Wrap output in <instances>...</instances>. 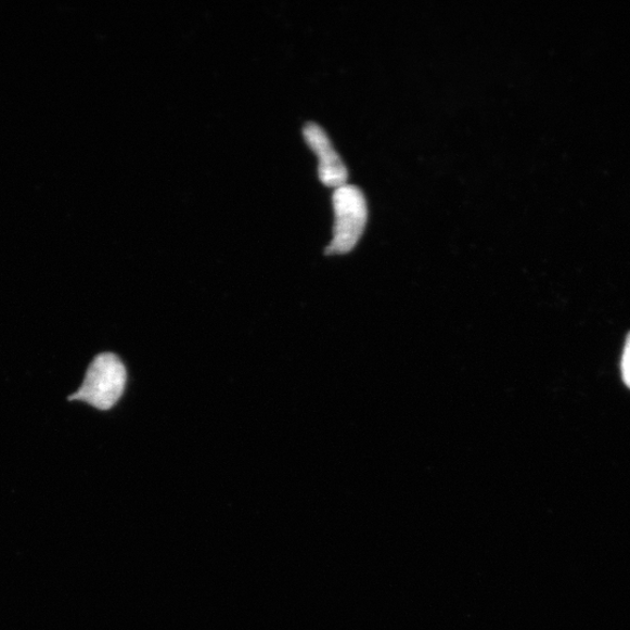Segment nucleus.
Wrapping results in <instances>:
<instances>
[{
  "instance_id": "f03ea898",
  "label": "nucleus",
  "mask_w": 630,
  "mask_h": 630,
  "mask_svg": "<svg viewBox=\"0 0 630 630\" xmlns=\"http://www.w3.org/2000/svg\"><path fill=\"white\" fill-rule=\"evenodd\" d=\"M335 223L326 254H347L363 234L368 218L367 200L355 184L345 183L333 193Z\"/></svg>"
},
{
  "instance_id": "f257e3e1",
  "label": "nucleus",
  "mask_w": 630,
  "mask_h": 630,
  "mask_svg": "<svg viewBox=\"0 0 630 630\" xmlns=\"http://www.w3.org/2000/svg\"><path fill=\"white\" fill-rule=\"evenodd\" d=\"M127 369L113 352L98 356L88 368L82 387L69 401H82L99 410H111L125 393Z\"/></svg>"
},
{
  "instance_id": "7ed1b4c3",
  "label": "nucleus",
  "mask_w": 630,
  "mask_h": 630,
  "mask_svg": "<svg viewBox=\"0 0 630 630\" xmlns=\"http://www.w3.org/2000/svg\"><path fill=\"white\" fill-rule=\"evenodd\" d=\"M304 137L307 144L319 157L318 173L322 183L330 188H340L346 183L348 171L339 153L334 149L329 134L313 121L304 127Z\"/></svg>"
},
{
  "instance_id": "20e7f679",
  "label": "nucleus",
  "mask_w": 630,
  "mask_h": 630,
  "mask_svg": "<svg viewBox=\"0 0 630 630\" xmlns=\"http://www.w3.org/2000/svg\"><path fill=\"white\" fill-rule=\"evenodd\" d=\"M621 375L626 386L630 389V333L627 336V340L623 348V355L621 360Z\"/></svg>"
}]
</instances>
